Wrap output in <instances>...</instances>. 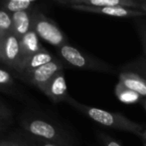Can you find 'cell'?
Returning a JSON list of instances; mask_svg holds the SVG:
<instances>
[{"mask_svg":"<svg viewBox=\"0 0 146 146\" xmlns=\"http://www.w3.org/2000/svg\"><path fill=\"white\" fill-rule=\"evenodd\" d=\"M19 125L24 132L60 146H77L76 137L59 121L40 112L27 111L20 115Z\"/></svg>","mask_w":146,"mask_h":146,"instance_id":"1","label":"cell"},{"mask_svg":"<svg viewBox=\"0 0 146 146\" xmlns=\"http://www.w3.org/2000/svg\"><path fill=\"white\" fill-rule=\"evenodd\" d=\"M67 103H69L75 109H77L81 113H83L84 115L88 116V118L94 120V122L98 123L102 126L108 127V128L131 132L137 135L145 129L142 124H139V123L130 120L124 115L115 112H110V111L102 110L100 108L87 106L85 104L78 102L73 97H70Z\"/></svg>","mask_w":146,"mask_h":146,"instance_id":"2","label":"cell"},{"mask_svg":"<svg viewBox=\"0 0 146 146\" xmlns=\"http://www.w3.org/2000/svg\"><path fill=\"white\" fill-rule=\"evenodd\" d=\"M59 57L64 63L73 67L86 70L98 71L104 73H112L114 69L104 61L88 55L70 43L57 48Z\"/></svg>","mask_w":146,"mask_h":146,"instance_id":"3","label":"cell"},{"mask_svg":"<svg viewBox=\"0 0 146 146\" xmlns=\"http://www.w3.org/2000/svg\"><path fill=\"white\" fill-rule=\"evenodd\" d=\"M64 68H65V63L60 58H57L56 60L52 61L48 64L43 65L37 69H34L32 71L14 73V75H15L16 79L21 80L22 82L28 84V85L35 86L39 90L44 92L45 88L50 83L51 80L60 71H63Z\"/></svg>","mask_w":146,"mask_h":146,"instance_id":"4","label":"cell"},{"mask_svg":"<svg viewBox=\"0 0 146 146\" xmlns=\"http://www.w3.org/2000/svg\"><path fill=\"white\" fill-rule=\"evenodd\" d=\"M33 29L38 34L41 40H44L45 42L57 48L69 43L67 37L58 24L53 19L49 18L43 11L37 12Z\"/></svg>","mask_w":146,"mask_h":146,"instance_id":"5","label":"cell"},{"mask_svg":"<svg viewBox=\"0 0 146 146\" xmlns=\"http://www.w3.org/2000/svg\"><path fill=\"white\" fill-rule=\"evenodd\" d=\"M22 59L19 37L13 32L0 37V64L16 73L19 70Z\"/></svg>","mask_w":146,"mask_h":146,"instance_id":"6","label":"cell"},{"mask_svg":"<svg viewBox=\"0 0 146 146\" xmlns=\"http://www.w3.org/2000/svg\"><path fill=\"white\" fill-rule=\"evenodd\" d=\"M65 8L76 11L82 12H90V13H98L102 15L111 16L117 18H136L143 17L146 13L138 9H131V8L125 7H94V6L80 5V4H72V5H66Z\"/></svg>","mask_w":146,"mask_h":146,"instance_id":"7","label":"cell"},{"mask_svg":"<svg viewBox=\"0 0 146 146\" xmlns=\"http://www.w3.org/2000/svg\"><path fill=\"white\" fill-rule=\"evenodd\" d=\"M43 93L53 102V103H60V102H67L71 96L68 92V86L66 82L65 73L63 71H60L56 74L54 78L50 81V83L47 85Z\"/></svg>","mask_w":146,"mask_h":146,"instance_id":"8","label":"cell"},{"mask_svg":"<svg viewBox=\"0 0 146 146\" xmlns=\"http://www.w3.org/2000/svg\"><path fill=\"white\" fill-rule=\"evenodd\" d=\"M55 3L60 6L80 4V5L94 6V7H125L131 9H138L140 2L132 0H56Z\"/></svg>","mask_w":146,"mask_h":146,"instance_id":"9","label":"cell"},{"mask_svg":"<svg viewBox=\"0 0 146 146\" xmlns=\"http://www.w3.org/2000/svg\"><path fill=\"white\" fill-rule=\"evenodd\" d=\"M39 11H22L12 13V32L21 38L31 30H33L34 20Z\"/></svg>","mask_w":146,"mask_h":146,"instance_id":"10","label":"cell"},{"mask_svg":"<svg viewBox=\"0 0 146 146\" xmlns=\"http://www.w3.org/2000/svg\"><path fill=\"white\" fill-rule=\"evenodd\" d=\"M0 9L8 13L22 11H42V2L36 0H1Z\"/></svg>","mask_w":146,"mask_h":146,"instance_id":"11","label":"cell"},{"mask_svg":"<svg viewBox=\"0 0 146 146\" xmlns=\"http://www.w3.org/2000/svg\"><path fill=\"white\" fill-rule=\"evenodd\" d=\"M57 57H55L51 52H49L46 48L44 50L40 51V52L36 53V54L32 55V56L28 57V58L24 59L22 61L21 65H20L19 70L16 73H21V72H27V71H32L34 69H37L39 67L43 66L45 64L52 62V61L56 60Z\"/></svg>","mask_w":146,"mask_h":146,"instance_id":"12","label":"cell"},{"mask_svg":"<svg viewBox=\"0 0 146 146\" xmlns=\"http://www.w3.org/2000/svg\"><path fill=\"white\" fill-rule=\"evenodd\" d=\"M0 92L15 97H20L22 95V91L16 83L14 72L2 64H0Z\"/></svg>","mask_w":146,"mask_h":146,"instance_id":"13","label":"cell"},{"mask_svg":"<svg viewBox=\"0 0 146 146\" xmlns=\"http://www.w3.org/2000/svg\"><path fill=\"white\" fill-rule=\"evenodd\" d=\"M20 47H21L22 58H23L22 61L45 49V47L41 43L40 37L35 32L34 29L20 38Z\"/></svg>","mask_w":146,"mask_h":146,"instance_id":"14","label":"cell"},{"mask_svg":"<svg viewBox=\"0 0 146 146\" xmlns=\"http://www.w3.org/2000/svg\"><path fill=\"white\" fill-rule=\"evenodd\" d=\"M118 82L126 88L138 93L141 97H146V79L134 72H121L118 76Z\"/></svg>","mask_w":146,"mask_h":146,"instance_id":"15","label":"cell"},{"mask_svg":"<svg viewBox=\"0 0 146 146\" xmlns=\"http://www.w3.org/2000/svg\"><path fill=\"white\" fill-rule=\"evenodd\" d=\"M114 92H115L117 99L125 104H132L135 103V102H138L141 98V96L138 93L126 88L124 85H122L119 82L116 84Z\"/></svg>","mask_w":146,"mask_h":146,"instance_id":"16","label":"cell"},{"mask_svg":"<svg viewBox=\"0 0 146 146\" xmlns=\"http://www.w3.org/2000/svg\"><path fill=\"white\" fill-rule=\"evenodd\" d=\"M2 146H34L30 143L25 136L23 135L22 131L14 132L8 135L5 138H2Z\"/></svg>","mask_w":146,"mask_h":146,"instance_id":"17","label":"cell"},{"mask_svg":"<svg viewBox=\"0 0 146 146\" xmlns=\"http://www.w3.org/2000/svg\"><path fill=\"white\" fill-rule=\"evenodd\" d=\"M12 32V17L7 11L0 9V37Z\"/></svg>","mask_w":146,"mask_h":146,"instance_id":"18","label":"cell"},{"mask_svg":"<svg viewBox=\"0 0 146 146\" xmlns=\"http://www.w3.org/2000/svg\"><path fill=\"white\" fill-rule=\"evenodd\" d=\"M13 122V111L0 100V126L6 128Z\"/></svg>","mask_w":146,"mask_h":146,"instance_id":"19","label":"cell"},{"mask_svg":"<svg viewBox=\"0 0 146 146\" xmlns=\"http://www.w3.org/2000/svg\"><path fill=\"white\" fill-rule=\"evenodd\" d=\"M22 133H23V135L25 136V138L27 139L30 143H32L34 146H60L58 144H55V143H53V142H49V141L43 140V139H40V138H38V137L32 136V135L24 132L23 130H22Z\"/></svg>","mask_w":146,"mask_h":146,"instance_id":"20","label":"cell"},{"mask_svg":"<svg viewBox=\"0 0 146 146\" xmlns=\"http://www.w3.org/2000/svg\"><path fill=\"white\" fill-rule=\"evenodd\" d=\"M137 27V32H138V35L140 37L141 44H142V48L146 55V22H138L136 23Z\"/></svg>","mask_w":146,"mask_h":146,"instance_id":"21","label":"cell"},{"mask_svg":"<svg viewBox=\"0 0 146 146\" xmlns=\"http://www.w3.org/2000/svg\"><path fill=\"white\" fill-rule=\"evenodd\" d=\"M100 140L102 141V143H104V146H121L117 141H115L112 138H110V137L108 136V135L100 134Z\"/></svg>","mask_w":146,"mask_h":146,"instance_id":"22","label":"cell"},{"mask_svg":"<svg viewBox=\"0 0 146 146\" xmlns=\"http://www.w3.org/2000/svg\"><path fill=\"white\" fill-rule=\"evenodd\" d=\"M139 10H141L142 12L146 13V1L140 2V7H139Z\"/></svg>","mask_w":146,"mask_h":146,"instance_id":"23","label":"cell"},{"mask_svg":"<svg viewBox=\"0 0 146 146\" xmlns=\"http://www.w3.org/2000/svg\"><path fill=\"white\" fill-rule=\"evenodd\" d=\"M138 135L141 137V138L143 139V140L146 141V129H144V130H143L142 132H140V133H139Z\"/></svg>","mask_w":146,"mask_h":146,"instance_id":"24","label":"cell"},{"mask_svg":"<svg viewBox=\"0 0 146 146\" xmlns=\"http://www.w3.org/2000/svg\"><path fill=\"white\" fill-rule=\"evenodd\" d=\"M143 107H144V109H145V111H146V99H145V101L143 102Z\"/></svg>","mask_w":146,"mask_h":146,"instance_id":"25","label":"cell"},{"mask_svg":"<svg viewBox=\"0 0 146 146\" xmlns=\"http://www.w3.org/2000/svg\"><path fill=\"white\" fill-rule=\"evenodd\" d=\"M4 129H5V128H3V127H2V126H0V131L4 130Z\"/></svg>","mask_w":146,"mask_h":146,"instance_id":"26","label":"cell"},{"mask_svg":"<svg viewBox=\"0 0 146 146\" xmlns=\"http://www.w3.org/2000/svg\"><path fill=\"white\" fill-rule=\"evenodd\" d=\"M0 146H2V138H0Z\"/></svg>","mask_w":146,"mask_h":146,"instance_id":"27","label":"cell"},{"mask_svg":"<svg viewBox=\"0 0 146 146\" xmlns=\"http://www.w3.org/2000/svg\"><path fill=\"white\" fill-rule=\"evenodd\" d=\"M144 146H146V141H144Z\"/></svg>","mask_w":146,"mask_h":146,"instance_id":"28","label":"cell"},{"mask_svg":"<svg viewBox=\"0 0 146 146\" xmlns=\"http://www.w3.org/2000/svg\"><path fill=\"white\" fill-rule=\"evenodd\" d=\"M144 71H145V73H146V69H144Z\"/></svg>","mask_w":146,"mask_h":146,"instance_id":"29","label":"cell"}]
</instances>
